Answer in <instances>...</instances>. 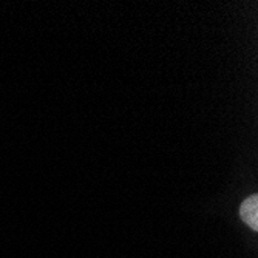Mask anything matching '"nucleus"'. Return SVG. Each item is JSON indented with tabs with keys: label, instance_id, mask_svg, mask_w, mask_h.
<instances>
[{
	"label": "nucleus",
	"instance_id": "obj_1",
	"mask_svg": "<svg viewBox=\"0 0 258 258\" xmlns=\"http://www.w3.org/2000/svg\"><path fill=\"white\" fill-rule=\"evenodd\" d=\"M258 195L253 194L250 197H247L240 207V217L244 221V224H247L250 229L258 230Z\"/></svg>",
	"mask_w": 258,
	"mask_h": 258
}]
</instances>
